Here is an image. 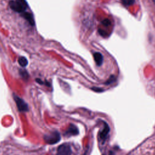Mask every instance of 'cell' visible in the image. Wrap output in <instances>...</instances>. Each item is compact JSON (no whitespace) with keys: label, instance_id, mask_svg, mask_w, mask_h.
<instances>
[{"label":"cell","instance_id":"1","mask_svg":"<svg viewBox=\"0 0 155 155\" xmlns=\"http://www.w3.org/2000/svg\"><path fill=\"white\" fill-rule=\"evenodd\" d=\"M27 6V5L25 0H16L10 2V8L13 10L19 13L24 12Z\"/></svg>","mask_w":155,"mask_h":155},{"label":"cell","instance_id":"2","mask_svg":"<svg viewBox=\"0 0 155 155\" xmlns=\"http://www.w3.org/2000/svg\"><path fill=\"white\" fill-rule=\"evenodd\" d=\"M44 139L45 142L48 144H54L61 140V136L59 132L56 131L45 134L44 137Z\"/></svg>","mask_w":155,"mask_h":155},{"label":"cell","instance_id":"3","mask_svg":"<svg viewBox=\"0 0 155 155\" xmlns=\"http://www.w3.org/2000/svg\"><path fill=\"white\" fill-rule=\"evenodd\" d=\"M14 100L16 104L18 109L21 112H25L28 110V106L27 104L21 98L16 95H13Z\"/></svg>","mask_w":155,"mask_h":155},{"label":"cell","instance_id":"4","mask_svg":"<svg viewBox=\"0 0 155 155\" xmlns=\"http://www.w3.org/2000/svg\"><path fill=\"white\" fill-rule=\"evenodd\" d=\"M71 149L69 143H64L58 147L56 155H71Z\"/></svg>","mask_w":155,"mask_h":155},{"label":"cell","instance_id":"5","mask_svg":"<svg viewBox=\"0 0 155 155\" xmlns=\"http://www.w3.org/2000/svg\"><path fill=\"white\" fill-rule=\"evenodd\" d=\"M79 133V130L78 128L73 124H70L68 127V129L65 131L64 135L67 136H71L77 135Z\"/></svg>","mask_w":155,"mask_h":155},{"label":"cell","instance_id":"6","mask_svg":"<svg viewBox=\"0 0 155 155\" xmlns=\"http://www.w3.org/2000/svg\"><path fill=\"white\" fill-rule=\"evenodd\" d=\"M109 131H110V128H109L108 124L105 122L104 123V128L103 130L99 134V138L103 142L105 140L107 136L109 133Z\"/></svg>","mask_w":155,"mask_h":155},{"label":"cell","instance_id":"7","mask_svg":"<svg viewBox=\"0 0 155 155\" xmlns=\"http://www.w3.org/2000/svg\"><path fill=\"white\" fill-rule=\"evenodd\" d=\"M93 57H94V59L96 64L98 66L101 65L103 62V56H102V54L99 52H96L94 53Z\"/></svg>","mask_w":155,"mask_h":155},{"label":"cell","instance_id":"8","mask_svg":"<svg viewBox=\"0 0 155 155\" xmlns=\"http://www.w3.org/2000/svg\"><path fill=\"white\" fill-rule=\"evenodd\" d=\"M23 17L28 21V22L31 24V25H34V19H33V17L32 16L31 14L29 13H27V12H25L23 14Z\"/></svg>","mask_w":155,"mask_h":155},{"label":"cell","instance_id":"9","mask_svg":"<svg viewBox=\"0 0 155 155\" xmlns=\"http://www.w3.org/2000/svg\"><path fill=\"white\" fill-rule=\"evenodd\" d=\"M18 63L21 67H25L28 64V61L25 57L21 56L18 59Z\"/></svg>","mask_w":155,"mask_h":155},{"label":"cell","instance_id":"10","mask_svg":"<svg viewBox=\"0 0 155 155\" xmlns=\"http://www.w3.org/2000/svg\"><path fill=\"white\" fill-rule=\"evenodd\" d=\"M19 73H20V74H21V76H22V78H24L25 79H28V74L27 71L25 70H20Z\"/></svg>","mask_w":155,"mask_h":155},{"label":"cell","instance_id":"11","mask_svg":"<svg viewBox=\"0 0 155 155\" xmlns=\"http://www.w3.org/2000/svg\"><path fill=\"white\" fill-rule=\"evenodd\" d=\"M121 1L124 5L129 6L133 5L134 3L135 0H121Z\"/></svg>","mask_w":155,"mask_h":155},{"label":"cell","instance_id":"12","mask_svg":"<svg viewBox=\"0 0 155 155\" xmlns=\"http://www.w3.org/2000/svg\"><path fill=\"white\" fill-rule=\"evenodd\" d=\"M114 80H115L114 77L113 76H111L108 79V81L106 82V84H111V83H112L113 81H114Z\"/></svg>","mask_w":155,"mask_h":155},{"label":"cell","instance_id":"13","mask_svg":"<svg viewBox=\"0 0 155 155\" xmlns=\"http://www.w3.org/2000/svg\"><path fill=\"white\" fill-rule=\"evenodd\" d=\"M102 24L105 26H108L110 25V21L108 19H105L102 21Z\"/></svg>","mask_w":155,"mask_h":155},{"label":"cell","instance_id":"14","mask_svg":"<svg viewBox=\"0 0 155 155\" xmlns=\"http://www.w3.org/2000/svg\"><path fill=\"white\" fill-rule=\"evenodd\" d=\"M92 90H94V91H97V92H99V91H102V89L99 88H96V87H93V88H92Z\"/></svg>","mask_w":155,"mask_h":155},{"label":"cell","instance_id":"15","mask_svg":"<svg viewBox=\"0 0 155 155\" xmlns=\"http://www.w3.org/2000/svg\"><path fill=\"white\" fill-rule=\"evenodd\" d=\"M36 81L38 83L40 84H44V82H43L41 80H40L39 79H36Z\"/></svg>","mask_w":155,"mask_h":155}]
</instances>
